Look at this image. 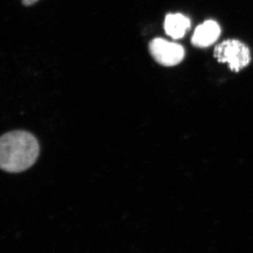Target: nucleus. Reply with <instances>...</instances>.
Instances as JSON below:
<instances>
[{
    "label": "nucleus",
    "instance_id": "39448f33",
    "mask_svg": "<svg viewBox=\"0 0 253 253\" xmlns=\"http://www.w3.org/2000/svg\"><path fill=\"white\" fill-rule=\"evenodd\" d=\"M191 20L181 13L166 15L164 21V29L166 34L174 40L184 38L186 32L191 28Z\"/></svg>",
    "mask_w": 253,
    "mask_h": 253
},
{
    "label": "nucleus",
    "instance_id": "7ed1b4c3",
    "mask_svg": "<svg viewBox=\"0 0 253 253\" xmlns=\"http://www.w3.org/2000/svg\"><path fill=\"white\" fill-rule=\"evenodd\" d=\"M149 50L153 59L164 67L178 66L185 58L184 46L161 38H154L150 42Z\"/></svg>",
    "mask_w": 253,
    "mask_h": 253
},
{
    "label": "nucleus",
    "instance_id": "f257e3e1",
    "mask_svg": "<svg viewBox=\"0 0 253 253\" xmlns=\"http://www.w3.org/2000/svg\"><path fill=\"white\" fill-rule=\"evenodd\" d=\"M39 154L38 141L28 131H9L0 139V166L6 172L26 170L36 163Z\"/></svg>",
    "mask_w": 253,
    "mask_h": 253
},
{
    "label": "nucleus",
    "instance_id": "f03ea898",
    "mask_svg": "<svg viewBox=\"0 0 253 253\" xmlns=\"http://www.w3.org/2000/svg\"><path fill=\"white\" fill-rule=\"evenodd\" d=\"M213 56L217 62L226 64L231 72L239 73L249 66L252 54L249 46L239 39L229 38L214 46Z\"/></svg>",
    "mask_w": 253,
    "mask_h": 253
},
{
    "label": "nucleus",
    "instance_id": "423d86ee",
    "mask_svg": "<svg viewBox=\"0 0 253 253\" xmlns=\"http://www.w3.org/2000/svg\"><path fill=\"white\" fill-rule=\"evenodd\" d=\"M38 1L39 0H22V4L26 6H31V5L36 4Z\"/></svg>",
    "mask_w": 253,
    "mask_h": 253
},
{
    "label": "nucleus",
    "instance_id": "20e7f679",
    "mask_svg": "<svg viewBox=\"0 0 253 253\" xmlns=\"http://www.w3.org/2000/svg\"><path fill=\"white\" fill-rule=\"evenodd\" d=\"M220 26L214 20H206L196 28L191 42L195 47L207 48L216 42L221 36Z\"/></svg>",
    "mask_w": 253,
    "mask_h": 253
}]
</instances>
